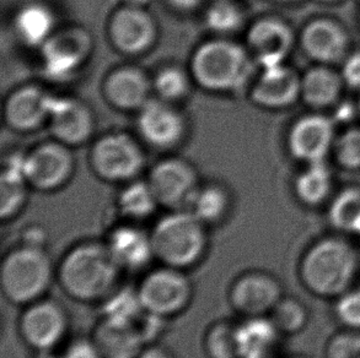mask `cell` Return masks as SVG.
Here are the masks:
<instances>
[{
	"label": "cell",
	"instance_id": "obj_1",
	"mask_svg": "<svg viewBox=\"0 0 360 358\" xmlns=\"http://www.w3.org/2000/svg\"><path fill=\"white\" fill-rule=\"evenodd\" d=\"M122 272L105 241H84L64 254L57 279L72 300L101 305L121 286Z\"/></svg>",
	"mask_w": 360,
	"mask_h": 358
},
{
	"label": "cell",
	"instance_id": "obj_2",
	"mask_svg": "<svg viewBox=\"0 0 360 358\" xmlns=\"http://www.w3.org/2000/svg\"><path fill=\"white\" fill-rule=\"evenodd\" d=\"M360 257L347 239L328 236L319 239L304 253L299 277L312 295L338 298L352 290L359 272Z\"/></svg>",
	"mask_w": 360,
	"mask_h": 358
},
{
	"label": "cell",
	"instance_id": "obj_3",
	"mask_svg": "<svg viewBox=\"0 0 360 358\" xmlns=\"http://www.w3.org/2000/svg\"><path fill=\"white\" fill-rule=\"evenodd\" d=\"M208 228L190 210L166 213L150 230L155 260L180 270L197 267L210 249Z\"/></svg>",
	"mask_w": 360,
	"mask_h": 358
},
{
	"label": "cell",
	"instance_id": "obj_4",
	"mask_svg": "<svg viewBox=\"0 0 360 358\" xmlns=\"http://www.w3.org/2000/svg\"><path fill=\"white\" fill-rule=\"evenodd\" d=\"M56 276L57 269L46 247L20 243L3 258L0 286L10 303L25 307L46 297Z\"/></svg>",
	"mask_w": 360,
	"mask_h": 358
},
{
	"label": "cell",
	"instance_id": "obj_5",
	"mask_svg": "<svg viewBox=\"0 0 360 358\" xmlns=\"http://www.w3.org/2000/svg\"><path fill=\"white\" fill-rule=\"evenodd\" d=\"M255 63L243 46L229 39H210L192 55L191 75L208 91H236L250 81Z\"/></svg>",
	"mask_w": 360,
	"mask_h": 358
},
{
	"label": "cell",
	"instance_id": "obj_6",
	"mask_svg": "<svg viewBox=\"0 0 360 358\" xmlns=\"http://www.w3.org/2000/svg\"><path fill=\"white\" fill-rule=\"evenodd\" d=\"M143 310L165 319L185 312L193 300V285L185 270L159 265L136 287Z\"/></svg>",
	"mask_w": 360,
	"mask_h": 358
},
{
	"label": "cell",
	"instance_id": "obj_7",
	"mask_svg": "<svg viewBox=\"0 0 360 358\" xmlns=\"http://www.w3.org/2000/svg\"><path fill=\"white\" fill-rule=\"evenodd\" d=\"M68 312L52 298L25 305L20 315L19 333L25 344L36 352H53L68 335Z\"/></svg>",
	"mask_w": 360,
	"mask_h": 358
},
{
	"label": "cell",
	"instance_id": "obj_8",
	"mask_svg": "<svg viewBox=\"0 0 360 358\" xmlns=\"http://www.w3.org/2000/svg\"><path fill=\"white\" fill-rule=\"evenodd\" d=\"M95 173L108 182L134 180L144 167V154L133 138L116 133L100 138L91 150Z\"/></svg>",
	"mask_w": 360,
	"mask_h": 358
},
{
	"label": "cell",
	"instance_id": "obj_9",
	"mask_svg": "<svg viewBox=\"0 0 360 358\" xmlns=\"http://www.w3.org/2000/svg\"><path fill=\"white\" fill-rule=\"evenodd\" d=\"M283 297L281 281L267 271H246L230 286V305L243 318L268 317Z\"/></svg>",
	"mask_w": 360,
	"mask_h": 358
},
{
	"label": "cell",
	"instance_id": "obj_10",
	"mask_svg": "<svg viewBox=\"0 0 360 358\" xmlns=\"http://www.w3.org/2000/svg\"><path fill=\"white\" fill-rule=\"evenodd\" d=\"M91 48V37L82 27L56 31L41 47L44 73L56 80L70 78L88 60Z\"/></svg>",
	"mask_w": 360,
	"mask_h": 358
},
{
	"label": "cell",
	"instance_id": "obj_11",
	"mask_svg": "<svg viewBox=\"0 0 360 358\" xmlns=\"http://www.w3.org/2000/svg\"><path fill=\"white\" fill-rule=\"evenodd\" d=\"M160 206L188 210L200 188L195 168L181 159L160 161L151 168L148 178Z\"/></svg>",
	"mask_w": 360,
	"mask_h": 358
},
{
	"label": "cell",
	"instance_id": "obj_12",
	"mask_svg": "<svg viewBox=\"0 0 360 358\" xmlns=\"http://www.w3.org/2000/svg\"><path fill=\"white\" fill-rule=\"evenodd\" d=\"M73 154L59 141L44 142L24 156V173L30 187L53 192L68 183L74 172Z\"/></svg>",
	"mask_w": 360,
	"mask_h": 358
},
{
	"label": "cell",
	"instance_id": "obj_13",
	"mask_svg": "<svg viewBox=\"0 0 360 358\" xmlns=\"http://www.w3.org/2000/svg\"><path fill=\"white\" fill-rule=\"evenodd\" d=\"M108 36L122 53H144L156 41L158 27L144 8L124 5L113 13L108 24Z\"/></svg>",
	"mask_w": 360,
	"mask_h": 358
},
{
	"label": "cell",
	"instance_id": "obj_14",
	"mask_svg": "<svg viewBox=\"0 0 360 358\" xmlns=\"http://www.w3.org/2000/svg\"><path fill=\"white\" fill-rule=\"evenodd\" d=\"M292 46V29L277 18H262L248 29L246 49L262 69L284 64Z\"/></svg>",
	"mask_w": 360,
	"mask_h": 358
},
{
	"label": "cell",
	"instance_id": "obj_15",
	"mask_svg": "<svg viewBox=\"0 0 360 358\" xmlns=\"http://www.w3.org/2000/svg\"><path fill=\"white\" fill-rule=\"evenodd\" d=\"M138 112V131L151 146L174 147L185 135V121L170 102L150 98Z\"/></svg>",
	"mask_w": 360,
	"mask_h": 358
},
{
	"label": "cell",
	"instance_id": "obj_16",
	"mask_svg": "<svg viewBox=\"0 0 360 358\" xmlns=\"http://www.w3.org/2000/svg\"><path fill=\"white\" fill-rule=\"evenodd\" d=\"M335 144V128L323 116H307L292 126L288 138L292 155L309 165L323 162Z\"/></svg>",
	"mask_w": 360,
	"mask_h": 358
},
{
	"label": "cell",
	"instance_id": "obj_17",
	"mask_svg": "<svg viewBox=\"0 0 360 358\" xmlns=\"http://www.w3.org/2000/svg\"><path fill=\"white\" fill-rule=\"evenodd\" d=\"M54 98L39 86H21L5 102V121L14 131H34L49 121Z\"/></svg>",
	"mask_w": 360,
	"mask_h": 358
},
{
	"label": "cell",
	"instance_id": "obj_18",
	"mask_svg": "<svg viewBox=\"0 0 360 358\" xmlns=\"http://www.w3.org/2000/svg\"><path fill=\"white\" fill-rule=\"evenodd\" d=\"M56 140L67 146L82 145L93 135L95 119L84 102L72 97H56L49 117Z\"/></svg>",
	"mask_w": 360,
	"mask_h": 358
},
{
	"label": "cell",
	"instance_id": "obj_19",
	"mask_svg": "<svg viewBox=\"0 0 360 358\" xmlns=\"http://www.w3.org/2000/svg\"><path fill=\"white\" fill-rule=\"evenodd\" d=\"M105 243L123 271H139L155 260L150 231L139 223H127L112 228Z\"/></svg>",
	"mask_w": 360,
	"mask_h": 358
},
{
	"label": "cell",
	"instance_id": "obj_20",
	"mask_svg": "<svg viewBox=\"0 0 360 358\" xmlns=\"http://www.w3.org/2000/svg\"><path fill=\"white\" fill-rule=\"evenodd\" d=\"M300 95L302 78L285 63L263 68L250 91L257 106L271 110L290 106Z\"/></svg>",
	"mask_w": 360,
	"mask_h": 358
},
{
	"label": "cell",
	"instance_id": "obj_21",
	"mask_svg": "<svg viewBox=\"0 0 360 358\" xmlns=\"http://www.w3.org/2000/svg\"><path fill=\"white\" fill-rule=\"evenodd\" d=\"M300 44L309 58L322 65H330L346 58L348 36L336 21L316 19L302 29Z\"/></svg>",
	"mask_w": 360,
	"mask_h": 358
},
{
	"label": "cell",
	"instance_id": "obj_22",
	"mask_svg": "<svg viewBox=\"0 0 360 358\" xmlns=\"http://www.w3.org/2000/svg\"><path fill=\"white\" fill-rule=\"evenodd\" d=\"M150 81L136 67H120L108 74L103 83L105 97L113 107L123 111H139L150 100Z\"/></svg>",
	"mask_w": 360,
	"mask_h": 358
},
{
	"label": "cell",
	"instance_id": "obj_23",
	"mask_svg": "<svg viewBox=\"0 0 360 358\" xmlns=\"http://www.w3.org/2000/svg\"><path fill=\"white\" fill-rule=\"evenodd\" d=\"M91 340L103 358H136L146 344L136 323L101 318Z\"/></svg>",
	"mask_w": 360,
	"mask_h": 358
},
{
	"label": "cell",
	"instance_id": "obj_24",
	"mask_svg": "<svg viewBox=\"0 0 360 358\" xmlns=\"http://www.w3.org/2000/svg\"><path fill=\"white\" fill-rule=\"evenodd\" d=\"M29 183L24 173V156H13L5 164L0 179V218H16L27 201Z\"/></svg>",
	"mask_w": 360,
	"mask_h": 358
},
{
	"label": "cell",
	"instance_id": "obj_25",
	"mask_svg": "<svg viewBox=\"0 0 360 358\" xmlns=\"http://www.w3.org/2000/svg\"><path fill=\"white\" fill-rule=\"evenodd\" d=\"M281 333L268 317L245 318L238 324L240 358H271Z\"/></svg>",
	"mask_w": 360,
	"mask_h": 358
},
{
	"label": "cell",
	"instance_id": "obj_26",
	"mask_svg": "<svg viewBox=\"0 0 360 358\" xmlns=\"http://www.w3.org/2000/svg\"><path fill=\"white\" fill-rule=\"evenodd\" d=\"M15 32L29 47L41 48L56 32V18L52 10L39 3L25 5L14 19Z\"/></svg>",
	"mask_w": 360,
	"mask_h": 358
},
{
	"label": "cell",
	"instance_id": "obj_27",
	"mask_svg": "<svg viewBox=\"0 0 360 358\" xmlns=\"http://www.w3.org/2000/svg\"><path fill=\"white\" fill-rule=\"evenodd\" d=\"M345 81L342 75L333 72L327 65L309 69L302 78V100L309 106L325 108L336 103L341 96Z\"/></svg>",
	"mask_w": 360,
	"mask_h": 358
},
{
	"label": "cell",
	"instance_id": "obj_28",
	"mask_svg": "<svg viewBox=\"0 0 360 358\" xmlns=\"http://www.w3.org/2000/svg\"><path fill=\"white\" fill-rule=\"evenodd\" d=\"M118 210L128 223H141L151 218L159 201L148 180H131L118 195Z\"/></svg>",
	"mask_w": 360,
	"mask_h": 358
},
{
	"label": "cell",
	"instance_id": "obj_29",
	"mask_svg": "<svg viewBox=\"0 0 360 358\" xmlns=\"http://www.w3.org/2000/svg\"><path fill=\"white\" fill-rule=\"evenodd\" d=\"M188 210L208 227L218 226L229 216L231 197L219 184H208L198 188Z\"/></svg>",
	"mask_w": 360,
	"mask_h": 358
},
{
	"label": "cell",
	"instance_id": "obj_30",
	"mask_svg": "<svg viewBox=\"0 0 360 358\" xmlns=\"http://www.w3.org/2000/svg\"><path fill=\"white\" fill-rule=\"evenodd\" d=\"M332 175L323 162L311 164L295 180L297 199L307 206L321 205L332 192Z\"/></svg>",
	"mask_w": 360,
	"mask_h": 358
},
{
	"label": "cell",
	"instance_id": "obj_31",
	"mask_svg": "<svg viewBox=\"0 0 360 358\" xmlns=\"http://www.w3.org/2000/svg\"><path fill=\"white\" fill-rule=\"evenodd\" d=\"M203 346L208 358H240L238 324L229 320L217 321L207 330Z\"/></svg>",
	"mask_w": 360,
	"mask_h": 358
},
{
	"label": "cell",
	"instance_id": "obj_32",
	"mask_svg": "<svg viewBox=\"0 0 360 358\" xmlns=\"http://www.w3.org/2000/svg\"><path fill=\"white\" fill-rule=\"evenodd\" d=\"M245 22V13L235 0H214L205 11V25L215 34L238 32Z\"/></svg>",
	"mask_w": 360,
	"mask_h": 358
},
{
	"label": "cell",
	"instance_id": "obj_33",
	"mask_svg": "<svg viewBox=\"0 0 360 358\" xmlns=\"http://www.w3.org/2000/svg\"><path fill=\"white\" fill-rule=\"evenodd\" d=\"M330 221L337 230L360 236L359 189H346L337 195L330 208Z\"/></svg>",
	"mask_w": 360,
	"mask_h": 358
},
{
	"label": "cell",
	"instance_id": "obj_34",
	"mask_svg": "<svg viewBox=\"0 0 360 358\" xmlns=\"http://www.w3.org/2000/svg\"><path fill=\"white\" fill-rule=\"evenodd\" d=\"M268 318L281 335H295L307 326L309 313L300 300L292 297H283Z\"/></svg>",
	"mask_w": 360,
	"mask_h": 358
},
{
	"label": "cell",
	"instance_id": "obj_35",
	"mask_svg": "<svg viewBox=\"0 0 360 358\" xmlns=\"http://www.w3.org/2000/svg\"><path fill=\"white\" fill-rule=\"evenodd\" d=\"M103 318L136 323L146 310L141 307L138 292L122 286L101 303Z\"/></svg>",
	"mask_w": 360,
	"mask_h": 358
},
{
	"label": "cell",
	"instance_id": "obj_36",
	"mask_svg": "<svg viewBox=\"0 0 360 358\" xmlns=\"http://www.w3.org/2000/svg\"><path fill=\"white\" fill-rule=\"evenodd\" d=\"M153 88L160 100L166 102L179 101L190 91V78L184 69L166 67L156 74Z\"/></svg>",
	"mask_w": 360,
	"mask_h": 358
},
{
	"label": "cell",
	"instance_id": "obj_37",
	"mask_svg": "<svg viewBox=\"0 0 360 358\" xmlns=\"http://www.w3.org/2000/svg\"><path fill=\"white\" fill-rule=\"evenodd\" d=\"M326 358H360V330L349 329L332 335L325 347Z\"/></svg>",
	"mask_w": 360,
	"mask_h": 358
},
{
	"label": "cell",
	"instance_id": "obj_38",
	"mask_svg": "<svg viewBox=\"0 0 360 358\" xmlns=\"http://www.w3.org/2000/svg\"><path fill=\"white\" fill-rule=\"evenodd\" d=\"M336 300L335 313L342 324L349 329L360 330V290L352 289Z\"/></svg>",
	"mask_w": 360,
	"mask_h": 358
},
{
	"label": "cell",
	"instance_id": "obj_39",
	"mask_svg": "<svg viewBox=\"0 0 360 358\" xmlns=\"http://www.w3.org/2000/svg\"><path fill=\"white\" fill-rule=\"evenodd\" d=\"M337 159L347 168H360V129H352L342 135L336 145Z\"/></svg>",
	"mask_w": 360,
	"mask_h": 358
},
{
	"label": "cell",
	"instance_id": "obj_40",
	"mask_svg": "<svg viewBox=\"0 0 360 358\" xmlns=\"http://www.w3.org/2000/svg\"><path fill=\"white\" fill-rule=\"evenodd\" d=\"M58 358H103L91 338L75 339L63 350Z\"/></svg>",
	"mask_w": 360,
	"mask_h": 358
},
{
	"label": "cell",
	"instance_id": "obj_41",
	"mask_svg": "<svg viewBox=\"0 0 360 358\" xmlns=\"http://www.w3.org/2000/svg\"><path fill=\"white\" fill-rule=\"evenodd\" d=\"M342 79L352 88H360V52L345 58Z\"/></svg>",
	"mask_w": 360,
	"mask_h": 358
},
{
	"label": "cell",
	"instance_id": "obj_42",
	"mask_svg": "<svg viewBox=\"0 0 360 358\" xmlns=\"http://www.w3.org/2000/svg\"><path fill=\"white\" fill-rule=\"evenodd\" d=\"M47 238H49L47 232L44 231V227H41L39 225H31L29 227L25 228L21 233L20 243L34 246V247H46Z\"/></svg>",
	"mask_w": 360,
	"mask_h": 358
},
{
	"label": "cell",
	"instance_id": "obj_43",
	"mask_svg": "<svg viewBox=\"0 0 360 358\" xmlns=\"http://www.w3.org/2000/svg\"><path fill=\"white\" fill-rule=\"evenodd\" d=\"M136 358H175L169 350L159 345H148Z\"/></svg>",
	"mask_w": 360,
	"mask_h": 358
},
{
	"label": "cell",
	"instance_id": "obj_44",
	"mask_svg": "<svg viewBox=\"0 0 360 358\" xmlns=\"http://www.w3.org/2000/svg\"><path fill=\"white\" fill-rule=\"evenodd\" d=\"M167 1L170 3L171 6L181 11L195 10L203 3V0H167Z\"/></svg>",
	"mask_w": 360,
	"mask_h": 358
},
{
	"label": "cell",
	"instance_id": "obj_45",
	"mask_svg": "<svg viewBox=\"0 0 360 358\" xmlns=\"http://www.w3.org/2000/svg\"><path fill=\"white\" fill-rule=\"evenodd\" d=\"M124 4L129 5V6H136V8H144L146 9V5L151 3V0H123Z\"/></svg>",
	"mask_w": 360,
	"mask_h": 358
},
{
	"label": "cell",
	"instance_id": "obj_46",
	"mask_svg": "<svg viewBox=\"0 0 360 358\" xmlns=\"http://www.w3.org/2000/svg\"><path fill=\"white\" fill-rule=\"evenodd\" d=\"M319 1H322V3H335V1H338V0H319Z\"/></svg>",
	"mask_w": 360,
	"mask_h": 358
},
{
	"label": "cell",
	"instance_id": "obj_47",
	"mask_svg": "<svg viewBox=\"0 0 360 358\" xmlns=\"http://www.w3.org/2000/svg\"><path fill=\"white\" fill-rule=\"evenodd\" d=\"M276 1H281V3H288V1H294V0H276Z\"/></svg>",
	"mask_w": 360,
	"mask_h": 358
},
{
	"label": "cell",
	"instance_id": "obj_48",
	"mask_svg": "<svg viewBox=\"0 0 360 358\" xmlns=\"http://www.w3.org/2000/svg\"><path fill=\"white\" fill-rule=\"evenodd\" d=\"M292 358H307V357H300V356H299V357H292Z\"/></svg>",
	"mask_w": 360,
	"mask_h": 358
},
{
	"label": "cell",
	"instance_id": "obj_49",
	"mask_svg": "<svg viewBox=\"0 0 360 358\" xmlns=\"http://www.w3.org/2000/svg\"><path fill=\"white\" fill-rule=\"evenodd\" d=\"M359 110H360V105H359Z\"/></svg>",
	"mask_w": 360,
	"mask_h": 358
},
{
	"label": "cell",
	"instance_id": "obj_50",
	"mask_svg": "<svg viewBox=\"0 0 360 358\" xmlns=\"http://www.w3.org/2000/svg\"><path fill=\"white\" fill-rule=\"evenodd\" d=\"M359 3H360V0H359Z\"/></svg>",
	"mask_w": 360,
	"mask_h": 358
}]
</instances>
